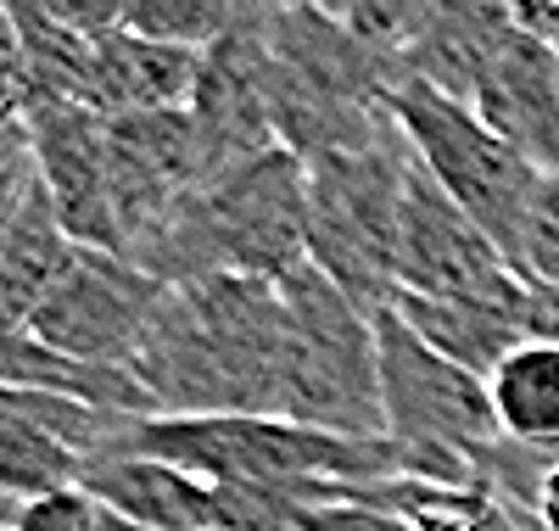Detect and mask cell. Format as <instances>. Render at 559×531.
I'll list each match as a JSON object with an SVG mask.
<instances>
[{
	"instance_id": "obj_11",
	"label": "cell",
	"mask_w": 559,
	"mask_h": 531,
	"mask_svg": "<svg viewBox=\"0 0 559 531\" xmlns=\"http://www.w3.org/2000/svg\"><path fill=\"white\" fill-rule=\"evenodd\" d=\"M521 274L492 240L464 219V208L426 174L408 168L397 224V292L392 297H492Z\"/></svg>"
},
{
	"instance_id": "obj_12",
	"label": "cell",
	"mask_w": 559,
	"mask_h": 531,
	"mask_svg": "<svg viewBox=\"0 0 559 531\" xmlns=\"http://www.w3.org/2000/svg\"><path fill=\"white\" fill-rule=\"evenodd\" d=\"M269 7H258L229 39L202 51V79L191 123L207 152V179L236 174L280 146L274 134V102H269Z\"/></svg>"
},
{
	"instance_id": "obj_3",
	"label": "cell",
	"mask_w": 559,
	"mask_h": 531,
	"mask_svg": "<svg viewBox=\"0 0 559 531\" xmlns=\"http://www.w3.org/2000/svg\"><path fill=\"white\" fill-rule=\"evenodd\" d=\"M302 263H308V163L274 146L236 174L207 179L197 202L157 235V247L134 269L157 274L163 285H191L218 274L286 280Z\"/></svg>"
},
{
	"instance_id": "obj_4",
	"label": "cell",
	"mask_w": 559,
	"mask_h": 531,
	"mask_svg": "<svg viewBox=\"0 0 559 531\" xmlns=\"http://www.w3.org/2000/svg\"><path fill=\"white\" fill-rule=\"evenodd\" d=\"M286 347H280V420L331 437H386L376 314L302 263L280 280Z\"/></svg>"
},
{
	"instance_id": "obj_32",
	"label": "cell",
	"mask_w": 559,
	"mask_h": 531,
	"mask_svg": "<svg viewBox=\"0 0 559 531\" xmlns=\"http://www.w3.org/2000/svg\"><path fill=\"white\" fill-rule=\"evenodd\" d=\"M521 531H526V526H521Z\"/></svg>"
},
{
	"instance_id": "obj_7",
	"label": "cell",
	"mask_w": 559,
	"mask_h": 531,
	"mask_svg": "<svg viewBox=\"0 0 559 531\" xmlns=\"http://www.w3.org/2000/svg\"><path fill=\"white\" fill-rule=\"evenodd\" d=\"M392 118L408 140L414 163L448 190L464 208V219H471L503 258H515L521 224H526L532 197L543 185V168L526 163L509 140H498L476 118V107L453 102V95H442L431 84H397L392 90Z\"/></svg>"
},
{
	"instance_id": "obj_14",
	"label": "cell",
	"mask_w": 559,
	"mask_h": 531,
	"mask_svg": "<svg viewBox=\"0 0 559 531\" xmlns=\"http://www.w3.org/2000/svg\"><path fill=\"white\" fill-rule=\"evenodd\" d=\"M471 107L526 163H537L543 174H559V62L537 34H526L521 23L509 28V39L498 45V57L487 62L476 84Z\"/></svg>"
},
{
	"instance_id": "obj_26",
	"label": "cell",
	"mask_w": 559,
	"mask_h": 531,
	"mask_svg": "<svg viewBox=\"0 0 559 531\" xmlns=\"http://www.w3.org/2000/svg\"><path fill=\"white\" fill-rule=\"evenodd\" d=\"M28 179H34V157H28V152L0 168V252H7V229H12V213H17V202H23Z\"/></svg>"
},
{
	"instance_id": "obj_8",
	"label": "cell",
	"mask_w": 559,
	"mask_h": 531,
	"mask_svg": "<svg viewBox=\"0 0 559 531\" xmlns=\"http://www.w3.org/2000/svg\"><path fill=\"white\" fill-rule=\"evenodd\" d=\"M79 487L140 531H297L302 509L292 493L229 487L163 459H102L84 470Z\"/></svg>"
},
{
	"instance_id": "obj_18",
	"label": "cell",
	"mask_w": 559,
	"mask_h": 531,
	"mask_svg": "<svg viewBox=\"0 0 559 531\" xmlns=\"http://www.w3.org/2000/svg\"><path fill=\"white\" fill-rule=\"evenodd\" d=\"M23 39L28 107H90L96 95V39L79 34L57 7H12Z\"/></svg>"
},
{
	"instance_id": "obj_16",
	"label": "cell",
	"mask_w": 559,
	"mask_h": 531,
	"mask_svg": "<svg viewBox=\"0 0 559 531\" xmlns=\"http://www.w3.org/2000/svg\"><path fill=\"white\" fill-rule=\"evenodd\" d=\"M202 79V51L157 45L146 34H129L123 23L96 39V95L90 107L102 118H157L191 113Z\"/></svg>"
},
{
	"instance_id": "obj_28",
	"label": "cell",
	"mask_w": 559,
	"mask_h": 531,
	"mask_svg": "<svg viewBox=\"0 0 559 531\" xmlns=\"http://www.w3.org/2000/svg\"><path fill=\"white\" fill-rule=\"evenodd\" d=\"M515 23L526 34H537L548 51H554V62H559V7H515Z\"/></svg>"
},
{
	"instance_id": "obj_24",
	"label": "cell",
	"mask_w": 559,
	"mask_h": 531,
	"mask_svg": "<svg viewBox=\"0 0 559 531\" xmlns=\"http://www.w3.org/2000/svg\"><path fill=\"white\" fill-rule=\"evenodd\" d=\"M12 531H102V504L90 498L84 487L73 493H51V498H34L17 509Z\"/></svg>"
},
{
	"instance_id": "obj_6",
	"label": "cell",
	"mask_w": 559,
	"mask_h": 531,
	"mask_svg": "<svg viewBox=\"0 0 559 531\" xmlns=\"http://www.w3.org/2000/svg\"><path fill=\"white\" fill-rule=\"evenodd\" d=\"M414 152L403 129L381 146L308 163V263L381 314L397 292V224Z\"/></svg>"
},
{
	"instance_id": "obj_20",
	"label": "cell",
	"mask_w": 559,
	"mask_h": 531,
	"mask_svg": "<svg viewBox=\"0 0 559 531\" xmlns=\"http://www.w3.org/2000/svg\"><path fill=\"white\" fill-rule=\"evenodd\" d=\"M252 12L258 7H224V0H140V7H123V28L157 45H179V51H213Z\"/></svg>"
},
{
	"instance_id": "obj_10",
	"label": "cell",
	"mask_w": 559,
	"mask_h": 531,
	"mask_svg": "<svg viewBox=\"0 0 559 531\" xmlns=\"http://www.w3.org/2000/svg\"><path fill=\"white\" fill-rule=\"evenodd\" d=\"M163 297H168V285L157 274L134 269L118 252L79 247L62 285L28 319V335H39L45 347H57L79 364L129 369V358L140 347V335H146V324L157 319Z\"/></svg>"
},
{
	"instance_id": "obj_2",
	"label": "cell",
	"mask_w": 559,
	"mask_h": 531,
	"mask_svg": "<svg viewBox=\"0 0 559 531\" xmlns=\"http://www.w3.org/2000/svg\"><path fill=\"white\" fill-rule=\"evenodd\" d=\"M269 102L280 146L302 163L397 134L392 73L324 7H269Z\"/></svg>"
},
{
	"instance_id": "obj_23",
	"label": "cell",
	"mask_w": 559,
	"mask_h": 531,
	"mask_svg": "<svg viewBox=\"0 0 559 531\" xmlns=\"http://www.w3.org/2000/svg\"><path fill=\"white\" fill-rule=\"evenodd\" d=\"M297 531H403V515L381 504L364 481H347L336 487V498L297 509Z\"/></svg>"
},
{
	"instance_id": "obj_15",
	"label": "cell",
	"mask_w": 559,
	"mask_h": 531,
	"mask_svg": "<svg viewBox=\"0 0 559 531\" xmlns=\"http://www.w3.org/2000/svg\"><path fill=\"white\" fill-rule=\"evenodd\" d=\"M403 324L426 347L453 358L459 369H471L492 380V369L532 342V285L515 280L492 297H392Z\"/></svg>"
},
{
	"instance_id": "obj_27",
	"label": "cell",
	"mask_w": 559,
	"mask_h": 531,
	"mask_svg": "<svg viewBox=\"0 0 559 531\" xmlns=\"http://www.w3.org/2000/svg\"><path fill=\"white\" fill-rule=\"evenodd\" d=\"M532 342H559V285H532Z\"/></svg>"
},
{
	"instance_id": "obj_19",
	"label": "cell",
	"mask_w": 559,
	"mask_h": 531,
	"mask_svg": "<svg viewBox=\"0 0 559 531\" xmlns=\"http://www.w3.org/2000/svg\"><path fill=\"white\" fill-rule=\"evenodd\" d=\"M492 409L509 448L559 453V342H526L492 369Z\"/></svg>"
},
{
	"instance_id": "obj_22",
	"label": "cell",
	"mask_w": 559,
	"mask_h": 531,
	"mask_svg": "<svg viewBox=\"0 0 559 531\" xmlns=\"http://www.w3.org/2000/svg\"><path fill=\"white\" fill-rule=\"evenodd\" d=\"M509 263L526 285H559V174H543L532 213L521 224V247Z\"/></svg>"
},
{
	"instance_id": "obj_5",
	"label": "cell",
	"mask_w": 559,
	"mask_h": 531,
	"mask_svg": "<svg viewBox=\"0 0 559 531\" xmlns=\"http://www.w3.org/2000/svg\"><path fill=\"white\" fill-rule=\"evenodd\" d=\"M376 347L386 442L403 453L408 475L437 487H487V459L503 448L492 386L426 347L392 303L376 314Z\"/></svg>"
},
{
	"instance_id": "obj_25",
	"label": "cell",
	"mask_w": 559,
	"mask_h": 531,
	"mask_svg": "<svg viewBox=\"0 0 559 531\" xmlns=\"http://www.w3.org/2000/svg\"><path fill=\"white\" fill-rule=\"evenodd\" d=\"M28 118V73H23V39L12 23V7H0V134L23 129Z\"/></svg>"
},
{
	"instance_id": "obj_17",
	"label": "cell",
	"mask_w": 559,
	"mask_h": 531,
	"mask_svg": "<svg viewBox=\"0 0 559 531\" xmlns=\"http://www.w3.org/2000/svg\"><path fill=\"white\" fill-rule=\"evenodd\" d=\"M73 258H79V240L62 229L51 197H45V185L34 174L12 213L7 252H0V330H28V319L62 285Z\"/></svg>"
},
{
	"instance_id": "obj_21",
	"label": "cell",
	"mask_w": 559,
	"mask_h": 531,
	"mask_svg": "<svg viewBox=\"0 0 559 531\" xmlns=\"http://www.w3.org/2000/svg\"><path fill=\"white\" fill-rule=\"evenodd\" d=\"M487 493L526 531H559V453L498 448L487 459Z\"/></svg>"
},
{
	"instance_id": "obj_9",
	"label": "cell",
	"mask_w": 559,
	"mask_h": 531,
	"mask_svg": "<svg viewBox=\"0 0 559 531\" xmlns=\"http://www.w3.org/2000/svg\"><path fill=\"white\" fill-rule=\"evenodd\" d=\"M107 163H112V208L123 258L140 263L157 235L197 202L207 185V152L191 113L157 118H107Z\"/></svg>"
},
{
	"instance_id": "obj_13",
	"label": "cell",
	"mask_w": 559,
	"mask_h": 531,
	"mask_svg": "<svg viewBox=\"0 0 559 531\" xmlns=\"http://www.w3.org/2000/svg\"><path fill=\"white\" fill-rule=\"evenodd\" d=\"M28 157L51 197L62 229L79 247L118 252V208H112V163H107V118L96 107H28ZM123 258V252H118Z\"/></svg>"
},
{
	"instance_id": "obj_30",
	"label": "cell",
	"mask_w": 559,
	"mask_h": 531,
	"mask_svg": "<svg viewBox=\"0 0 559 531\" xmlns=\"http://www.w3.org/2000/svg\"><path fill=\"white\" fill-rule=\"evenodd\" d=\"M17 509H23V504H12L7 493H0V526H12V520H17Z\"/></svg>"
},
{
	"instance_id": "obj_1",
	"label": "cell",
	"mask_w": 559,
	"mask_h": 531,
	"mask_svg": "<svg viewBox=\"0 0 559 531\" xmlns=\"http://www.w3.org/2000/svg\"><path fill=\"white\" fill-rule=\"evenodd\" d=\"M112 459H163L229 487L292 493L308 504L336 498L347 481L408 475L386 437H331L274 414H197V420H123Z\"/></svg>"
},
{
	"instance_id": "obj_31",
	"label": "cell",
	"mask_w": 559,
	"mask_h": 531,
	"mask_svg": "<svg viewBox=\"0 0 559 531\" xmlns=\"http://www.w3.org/2000/svg\"><path fill=\"white\" fill-rule=\"evenodd\" d=\"M0 531H12V526H0Z\"/></svg>"
},
{
	"instance_id": "obj_29",
	"label": "cell",
	"mask_w": 559,
	"mask_h": 531,
	"mask_svg": "<svg viewBox=\"0 0 559 531\" xmlns=\"http://www.w3.org/2000/svg\"><path fill=\"white\" fill-rule=\"evenodd\" d=\"M28 152V129H7V134H0V168H7L12 157H23Z\"/></svg>"
}]
</instances>
